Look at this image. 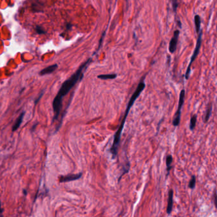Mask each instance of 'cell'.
I'll list each match as a JSON object with an SVG mask.
<instances>
[{
	"mask_svg": "<svg viewBox=\"0 0 217 217\" xmlns=\"http://www.w3.org/2000/svg\"><path fill=\"white\" fill-rule=\"evenodd\" d=\"M91 61H92L91 58L88 59L86 62H85L82 65H81V66H80V67L74 73V74L63 84L58 93L57 94L56 97L54 98V101H53L52 106H53V110H54V119H53L54 121H55L59 115L61 108H62V101L64 97L68 94L69 92L71 91V89L74 87L78 81L82 79L84 76L83 73L84 69L88 66V65L90 64Z\"/></svg>",
	"mask_w": 217,
	"mask_h": 217,
	"instance_id": "obj_1",
	"label": "cell"
},
{
	"mask_svg": "<svg viewBox=\"0 0 217 217\" xmlns=\"http://www.w3.org/2000/svg\"><path fill=\"white\" fill-rule=\"evenodd\" d=\"M144 79L143 78L142 79L143 80H141L140 83H139L138 87L136 89V91H134V92L133 93V94L132 95L129 101V103L127 106V108L125 110V113L124 114V117L123 118V119L121 122V124L118 128L117 131L115 134L114 136V138H113V145L112 146L110 149V152L112 153V154L113 155V158L116 157V156L117 155V153H118V146H119L120 144V138H121V134H122V132L123 130V129H124V124L125 122V120L127 117H128V113L130 111V108L133 106V104L136 100L137 99V98L140 96V95L141 94V93L143 92V90L145 88V83L144 82Z\"/></svg>",
	"mask_w": 217,
	"mask_h": 217,
	"instance_id": "obj_2",
	"label": "cell"
},
{
	"mask_svg": "<svg viewBox=\"0 0 217 217\" xmlns=\"http://www.w3.org/2000/svg\"><path fill=\"white\" fill-rule=\"evenodd\" d=\"M202 35H203V31H202L201 30H200L199 32V36H198V38L197 43H196V46H195V50L193 52V54H192V56L190 63H189V66H188V68L187 69V71H186V73H185V79H187V80L189 79L190 74L191 65H192V63H193L194 61L195 60V59L197 58V57L199 54V50L200 48V46H201V44H202Z\"/></svg>",
	"mask_w": 217,
	"mask_h": 217,
	"instance_id": "obj_3",
	"label": "cell"
},
{
	"mask_svg": "<svg viewBox=\"0 0 217 217\" xmlns=\"http://www.w3.org/2000/svg\"><path fill=\"white\" fill-rule=\"evenodd\" d=\"M185 91L184 89L182 90L180 94L179 97V102H178V110H177V112L175 113V116L173 121V125L174 127H177L180 123V119H181V114H182V108L183 107V105L184 103V98H185Z\"/></svg>",
	"mask_w": 217,
	"mask_h": 217,
	"instance_id": "obj_4",
	"label": "cell"
},
{
	"mask_svg": "<svg viewBox=\"0 0 217 217\" xmlns=\"http://www.w3.org/2000/svg\"><path fill=\"white\" fill-rule=\"evenodd\" d=\"M179 35L180 31L178 30H176L174 32L173 36L170 40L169 45V50L171 54H173V53L176 51V50H177V46L178 43Z\"/></svg>",
	"mask_w": 217,
	"mask_h": 217,
	"instance_id": "obj_5",
	"label": "cell"
},
{
	"mask_svg": "<svg viewBox=\"0 0 217 217\" xmlns=\"http://www.w3.org/2000/svg\"><path fill=\"white\" fill-rule=\"evenodd\" d=\"M81 176H82V173H80L78 174H70L66 176H61L59 178V182L61 183H64L75 181V180L80 179L81 177Z\"/></svg>",
	"mask_w": 217,
	"mask_h": 217,
	"instance_id": "obj_6",
	"label": "cell"
},
{
	"mask_svg": "<svg viewBox=\"0 0 217 217\" xmlns=\"http://www.w3.org/2000/svg\"><path fill=\"white\" fill-rule=\"evenodd\" d=\"M173 194L174 192L172 189L169 190L168 193V202H167V207L166 209V212L168 215H170L173 210Z\"/></svg>",
	"mask_w": 217,
	"mask_h": 217,
	"instance_id": "obj_7",
	"label": "cell"
},
{
	"mask_svg": "<svg viewBox=\"0 0 217 217\" xmlns=\"http://www.w3.org/2000/svg\"><path fill=\"white\" fill-rule=\"evenodd\" d=\"M24 114H25V112H24L21 114H20L19 115V117L17 118V120H16L15 124H14L13 127H12V131H13V132H15V130H17L19 129L20 125H21V123L22 122V120H23Z\"/></svg>",
	"mask_w": 217,
	"mask_h": 217,
	"instance_id": "obj_8",
	"label": "cell"
},
{
	"mask_svg": "<svg viewBox=\"0 0 217 217\" xmlns=\"http://www.w3.org/2000/svg\"><path fill=\"white\" fill-rule=\"evenodd\" d=\"M57 68V64L52 65V66H48L46 68L43 69V70H42L40 71V75H45L50 74V73H52V72H54Z\"/></svg>",
	"mask_w": 217,
	"mask_h": 217,
	"instance_id": "obj_9",
	"label": "cell"
},
{
	"mask_svg": "<svg viewBox=\"0 0 217 217\" xmlns=\"http://www.w3.org/2000/svg\"><path fill=\"white\" fill-rule=\"evenodd\" d=\"M172 163H173V156L171 155H167L166 157V168H167V175L169 174L170 170L172 168Z\"/></svg>",
	"mask_w": 217,
	"mask_h": 217,
	"instance_id": "obj_10",
	"label": "cell"
},
{
	"mask_svg": "<svg viewBox=\"0 0 217 217\" xmlns=\"http://www.w3.org/2000/svg\"><path fill=\"white\" fill-rule=\"evenodd\" d=\"M194 22H195L196 32H197L198 33H199L200 30V24H201V20H200V17L199 15H195Z\"/></svg>",
	"mask_w": 217,
	"mask_h": 217,
	"instance_id": "obj_11",
	"label": "cell"
},
{
	"mask_svg": "<svg viewBox=\"0 0 217 217\" xmlns=\"http://www.w3.org/2000/svg\"><path fill=\"white\" fill-rule=\"evenodd\" d=\"M117 74H108V75H98L97 78L101 80H108V79H115L117 77Z\"/></svg>",
	"mask_w": 217,
	"mask_h": 217,
	"instance_id": "obj_12",
	"label": "cell"
},
{
	"mask_svg": "<svg viewBox=\"0 0 217 217\" xmlns=\"http://www.w3.org/2000/svg\"><path fill=\"white\" fill-rule=\"evenodd\" d=\"M196 122H197V115H194L192 117H191L190 122V129L191 130H193L195 128Z\"/></svg>",
	"mask_w": 217,
	"mask_h": 217,
	"instance_id": "obj_13",
	"label": "cell"
},
{
	"mask_svg": "<svg viewBox=\"0 0 217 217\" xmlns=\"http://www.w3.org/2000/svg\"><path fill=\"white\" fill-rule=\"evenodd\" d=\"M212 109H213V105H210L209 106V107L208 108L206 112V115H205V118H204V122H208L209 119H210L211 114L212 112Z\"/></svg>",
	"mask_w": 217,
	"mask_h": 217,
	"instance_id": "obj_14",
	"label": "cell"
},
{
	"mask_svg": "<svg viewBox=\"0 0 217 217\" xmlns=\"http://www.w3.org/2000/svg\"><path fill=\"white\" fill-rule=\"evenodd\" d=\"M196 184V178L194 175L192 176L191 179L190 180V182L189 184V187L191 189H194L195 187Z\"/></svg>",
	"mask_w": 217,
	"mask_h": 217,
	"instance_id": "obj_15",
	"label": "cell"
},
{
	"mask_svg": "<svg viewBox=\"0 0 217 217\" xmlns=\"http://www.w3.org/2000/svg\"><path fill=\"white\" fill-rule=\"evenodd\" d=\"M172 2V7H173V11L174 12H177L178 5V0H171Z\"/></svg>",
	"mask_w": 217,
	"mask_h": 217,
	"instance_id": "obj_16",
	"label": "cell"
},
{
	"mask_svg": "<svg viewBox=\"0 0 217 217\" xmlns=\"http://www.w3.org/2000/svg\"><path fill=\"white\" fill-rule=\"evenodd\" d=\"M36 31H37L39 34H43V33H45V32L42 30V28L41 27H40V26L36 27Z\"/></svg>",
	"mask_w": 217,
	"mask_h": 217,
	"instance_id": "obj_17",
	"label": "cell"
},
{
	"mask_svg": "<svg viewBox=\"0 0 217 217\" xmlns=\"http://www.w3.org/2000/svg\"><path fill=\"white\" fill-rule=\"evenodd\" d=\"M216 198H217V196H216V189H215V192H214V203H215V206L216 208V202H217Z\"/></svg>",
	"mask_w": 217,
	"mask_h": 217,
	"instance_id": "obj_18",
	"label": "cell"
},
{
	"mask_svg": "<svg viewBox=\"0 0 217 217\" xmlns=\"http://www.w3.org/2000/svg\"><path fill=\"white\" fill-rule=\"evenodd\" d=\"M2 213H3V210H2V208H1V201H0V216L1 215Z\"/></svg>",
	"mask_w": 217,
	"mask_h": 217,
	"instance_id": "obj_19",
	"label": "cell"
}]
</instances>
